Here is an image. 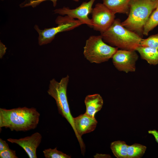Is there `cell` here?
I'll use <instances>...</instances> for the list:
<instances>
[{
  "label": "cell",
  "instance_id": "2e32d148",
  "mask_svg": "<svg viewBox=\"0 0 158 158\" xmlns=\"http://www.w3.org/2000/svg\"><path fill=\"white\" fill-rule=\"evenodd\" d=\"M147 147L141 144L135 143L128 145L127 158H140L145 154Z\"/></svg>",
  "mask_w": 158,
  "mask_h": 158
},
{
  "label": "cell",
  "instance_id": "8992f818",
  "mask_svg": "<svg viewBox=\"0 0 158 158\" xmlns=\"http://www.w3.org/2000/svg\"><path fill=\"white\" fill-rule=\"evenodd\" d=\"M56 27L41 30L37 25L34 26L38 34V44L42 46L50 43L58 33L72 30L83 24L80 20H75L68 16H58L55 20Z\"/></svg>",
  "mask_w": 158,
  "mask_h": 158
},
{
  "label": "cell",
  "instance_id": "52a82bcc",
  "mask_svg": "<svg viewBox=\"0 0 158 158\" xmlns=\"http://www.w3.org/2000/svg\"><path fill=\"white\" fill-rule=\"evenodd\" d=\"M91 14L92 28L101 33L107 30L115 19V14L103 3L97 4Z\"/></svg>",
  "mask_w": 158,
  "mask_h": 158
},
{
  "label": "cell",
  "instance_id": "44dd1931",
  "mask_svg": "<svg viewBox=\"0 0 158 158\" xmlns=\"http://www.w3.org/2000/svg\"><path fill=\"white\" fill-rule=\"evenodd\" d=\"M47 0H49L51 1L53 3V6H56V2L57 0H32L30 1L29 3H26L24 4V7H27L28 6H32L33 7H35L39 5L42 2ZM73 1L78 2L79 0H73Z\"/></svg>",
  "mask_w": 158,
  "mask_h": 158
},
{
  "label": "cell",
  "instance_id": "5b68a950",
  "mask_svg": "<svg viewBox=\"0 0 158 158\" xmlns=\"http://www.w3.org/2000/svg\"><path fill=\"white\" fill-rule=\"evenodd\" d=\"M69 79L68 75L62 78L59 82L56 81L54 78L52 79L50 81L47 92L55 99L59 113L68 121L75 133L74 118L71 113L67 96Z\"/></svg>",
  "mask_w": 158,
  "mask_h": 158
},
{
  "label": "cell",
  "instance_id": "6da1fadb",
  "mask_svg": "<svg viewBox=\"0 0 158 158\" xmlns=\"http://www.w3.org/2000/svg\"><path fill=\"white\" fill-rule=\"evenodd\" d=\"M40 114L36 109L26 107L7 109L0 108V128L26 131L36 128Z\"/></svg>",
  "mask_w": 158,
  "mask_h": 158
},
{
  "label": "cell",
  "instance_id": "484cf974",
  "mask_svg": "<svg viewBox=\"0 0 158 158\" xmlns=\"http://www.w3.org/2000/svg\"><path fill=\"white\" fill-rule=\"evenodd\" d=\"M156 9L158 10V4Z\"/></svg>",
  "mask_w": 158,
  "mask_h": 158
},
{
  "label": "cell",
  "instance_id": "9a60e30c",
  "mask_svg": "<svg viewBox=\"0 0 158 158\" xmlns=\"http://www.w3.org/2000/svg\"><path fill=\"white\" fill-rule=\"evenodd\" d=\"M123 141L118 140L111 143L110 148L114 155L117 158H127L128 146Z\"/></svg>",
  "mask_w": 158,
  "mask_h": 158
},
{
  "label": "cell",
  "instance_id": "603a6c76",
  "mask_svg": "<svg viewBox=\"0 0 158 158\" xmlns=\"http://www.w3.org/2000/svg\"><path fill=\"white\" fill-rule=\"evenodd\" d=\"M148 133L153 136L156 141L158 143V131L155 130H150L148 131Z\"/></svg>",
  "mask_w": 158,
  "mask_h": 158
},
{
  "label": "cell",
  "instance_id": "d4e9b609",
  "mask_svg": "<svg viewBox=\"0 0 158 158\" xmlns=\"http://www.w3.org/2000/svg\"><path fill=\"white\" fill-rule=\"evenodd\" d=\"M110 155L107 154H96L94 156V158H110Z\"/></svg>",
  "mask_w": 158,
  "mask_h": 158
},
{
  "label": "cell",
  "instance_id": "9c48e42d",
  "mask_svg": "<svg viewBox=\"0 0 158 158\" xmlns=\"http://www.w3.org/2000/svg\"><path fill=\"white\" fill-rule=\"evenodd\" d=\"M95 1L90 0L87 2H83L79 6L73 9L64 7L56 9L54 12L55 13L63 16L66 15L74 19L77 18L83 24H86L88 26L92 28L91 19L89 18L88 15L92 13L93 8L92 7Z\"/></svg>",
  "mask_w": 158,
  "mask_h": 158
},
{
  "label": "cell",
  "instance_id": "ffe728a7",
  "mask_svg": "<svg viewBox=\"0 0 158 158\" xmlns=\"http://www.w3.org/2000/svg\"><path fill=\"white\" fill-rule=\"evenodd\" d=\"M0 158H18L15 150L9 148L0 152Z\"/></svg>",
  "mask_w": 158,
  "mask_h": 158
},
{
  "label": "cell",
  "instance_id": "e0dca14e",
  "mask_svg": "<svg viewBox=\"0 0 158 158\" xmlns=\"http://www.w3.org/2000/svg\"><path fill=\"white\" fill-rule=\"evenodd\" d=\"M158 25V10L156 9L152 12L144 26L143 35H148L149 32Z\"/></svg>",
  "mask_w": 158,
  "mask_h": 158
},
{
  "label": "cell",
  "instance_id": "3957f363",
  "mask_svg": "<svg viewBox=\"0 0 158 158\" xmlns=\"http://www.w3.org/2000/svg\"><path fill=\"white\" fill-rule=\"evenodd\" d=\"M158 4V0H130L128 17L121 25L142 37L144 26Z\"/></svg>",
  "mask_w": 158,
  "mask_h": 158
},
{
  "label": "cell",
  "instance_id": "d6986e66",
  "mask_svg": "<svg viewBox=\"0 0 158 158\" xmlns=\"http://www.w3.org/2000/svg\"><path fill=\"white\" fill-rule=\"evenodd\" d=\"M140 45L152 47L158 50V34L150 36L146 39H142Z\"/></svg>",
  "mask_w": 158,
  "mask_h": 158
},
{
  "label": "cell",
  "instance_id": "4fadbf2b",
  "mask_svg": "<svg viewBox=\"0 0 158 158\" xmlns=\"http://www.w3.org/2000/svg\"><path fill=\"white\" fill-rule=\"evenodd\" d=\"M142 59L146 60L150 65L158 64V50L148 46L140 45L136 49Z\"/></svg>",
  "mask_w": 158,
  "mask_h": 158
},
{
  "label": "cell",
  "instance_id": "cb8c5ba5",
  "mask_svg": "<svg viewBox=\"0 0 158 158\" xmlns=\"http://www.w3.org/2000/svg\"><path fill=\"white\" fill-rule=\"evenodd\" d=\"M6 49L5 46L0 42V58H2L5 54Z\"/></svg>",
  "mask_w": 158,
  "mask_h": 158
},
{
  "label": "cell",
  "instance_id": "ac0fdd59",
  "mask_svg": "<svg viewBox=\"0 0 158 158\" xmlns=\"http://www.w3.org/2000/svg\"><path fill=\"white\" fill-rule=\"evenodd\" d=\"M56 147L54 149L49 148L44 150L43 152L46 158H70L71 157L59 151Z\"/></svg>",
  "mask_w": 158,
  "mask_h": 158
},
{
  "label": "cell",
  "instance_id": "ba28073f",
  "mask_svg": "<svg viewBox=\"0 0 158 158\" xmlns=\"http://www.w3.org/2000/svg\"><path fill=\"white\" fill-rule=\"evenodd\" d=\"M135 50H118L113 55L112 62L119 71L126 73L134 72L138 56Z\"/></svg>",
  "mask_w": 158,
  "mask_h": 158
},
{
  "label": "cell",
  "instance_id": "30bf717a",
  "mask_svg": "<svg viewBox=\"0 0 158 158\" xmlns=\"http://www.w3.org/2000/svg\"><path fill=\"white\" fill-rule=\"evenodd\" d=\"M75 134L79 142L82 152L84 154L85 145L82 138L84 134L90 133L95 129L97 121L95 118L89 117L85 114L73 118Z\"/></svg>",
  "mask_w": 158,
  "mask_h": 158
},
{
  "label": "cell",
  "instance_id": "277c9868",
  "mask_svg": "<svg viewBox=\"0 0 158 158\" xmlns=\"http://www.w3.org/2000/svg\"><path fill=\"white\" fill-rule=\"evenodd\" d=\"M118 48L108 45L100 35L90 36L84 47L85 57L91 63H100L108 61Z\"/></svg>",
  "mask_w": 158,
  "mask_h": 158
},
{
  "label": "cell",
  "instance_id": "5bb4252c",
  "mask_svg": "<svg viewBox=\"0 0 158 158\" xmlns=\"http://www.w3.org/2000/svg\"><path fill=\"white\" fill-rule=\"evenodd\" d=\"M130 0H102L103 3L115 14H128Z\"/></svg>",
  "mask_w": 158,
  "mask_h": 158
},
{
  "label": "cell",
  "instance_id": "7c38bea8",
  "mask_svg": "<svg viewBox=\"0 0 158 158\" xmlns=\"http://www.w3.org/2000/svg\"><path fill=\"white\" fill-rule=\"evenodd\" d=\"M84 102L86 107L84 114L90 117L95 118V114L102 108L103 104L102 97L98 94L88 95L85 97Z\"/></svg>",
  "mask_w": 158,
  "mask_h": 158
},
{
  "label": "cell",
  "instance_id": "7402d4cb",
  "mask_svg": "<svg viewBox=\"0 0 158 158\" xmlns=\"http://www.w3.org/2000/svg\"><path fill=\"white\" fill-rule=\"evenodd\" d=\"M9 148L8 144L5 140L0 138V152Z\"/></svg>",
  "mask_w": 158,
  "mask_h": 158
},
{
  "label": "cell",
  "instance_id": "7a4b0ae2",
  "mask_svg": "<svg viewBox=\"0 0 158 158\" xmlns=\"http://www.w3.org/2000/svg\"><path fill=\"white\" fill-rule=\"evenodd\" d=\"M101 34L105 42L122 50H135L142 39L122 26L118 18L115 19L111 26Z\"/></svg>",
  "mask_w": 158,
  "mask_h": 158
},
{
  "label": "cell",
  "instance_id": "8fae6325",
  "mask_svg": "<svg viewBox=\"0 0 158 158\" xmlns=\"http://www.w3.org/2000/svg\"><path fill=\"white\" fill-rule=\"evenodd\" d=\"M42 138L40 133L36 132L30 136L19 139L8 138L7 140L12 143H16L22 147L30 158H37L36 151Z\"/></svg>",
  "mask_w": 158,
  "mask_h": 158
}]
</instances>
